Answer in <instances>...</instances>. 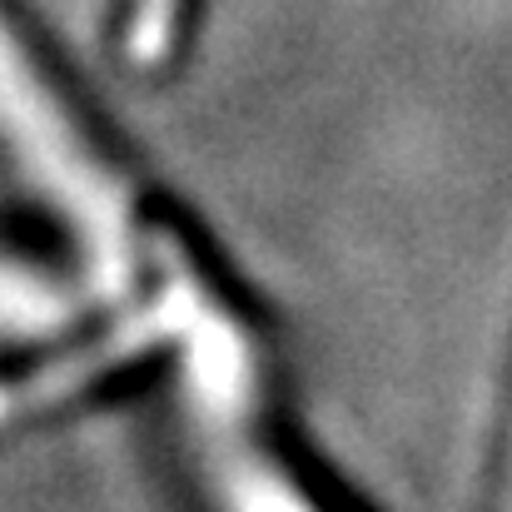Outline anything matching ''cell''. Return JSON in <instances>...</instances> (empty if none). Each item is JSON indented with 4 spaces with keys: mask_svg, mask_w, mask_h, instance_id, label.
<instances>
[{
    "mask_svg": "<svg viewBox=\"0 0 512 512\" xmlns=\"http://www.w3.org/2000/svg\"><path fill=\"white\" fill-rule=\"evenodd\" d=\"M174 10L179 0H135V20H130V50L140 60L160 55L170 45V30H174Z\"/></svg>",
    "mask_w": 512,
    "mask_h": 512,
    "instance_id": "cell-2",
    "label": "cell"
},
{
    "mask_svg": "<svg viewBox=\"0 0 512 512\" xmlns=\"http://www.w3.org/2000/svg\"><path fill=\"white\" fill-rule=\"evenodd\" d=\"M60 324V299L15 269H0V334H40Z\"/></svg>",
    "mask_w": 512,
    "mask_h": 512,
    "instance_id": "cell-1",
    "label": "cell"
}]
</instances>
